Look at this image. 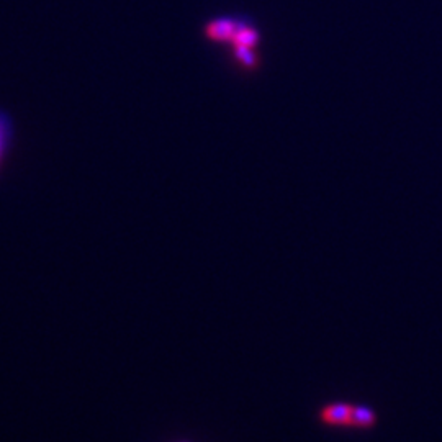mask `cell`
I'll return each mask as SVG.
<instances>
[{
	"label": "cell",
	"mask_w": 442,
	"mask_h": 442,
	"mask_svg": "<svg viewBox=\"0 0 442 442\" xmlns=\"http://www.w3.org/2000/svg\"><path fill=\"white\" fill-rule=\"evenodd\" d=\"M318 418L328 427H352V429H371L377 422V415L372 408L345 401L328 403L321 408Z\"/></svg>",
	"instance_id": "cell-1"
},
{
	"label": "cell",
	"mask_w": 442,
	"mask_h": 442,
	"mask_svg": "<svg viewBox=\"0 0 442 442\" xmlns=\"http://www.w3.org/2000/svg\"><path fill=\"white\" fill-rule=\"evenodd\" d=\"M236 27V22L228 20V18H220V20L208 23L205 28V33L210 40L216 43H231Z\"/></svg>",
	"instance_id": "cell-2"
},
{
	"label": "cell",
	"mask_w": 442,
	"mask_h": 442,
	"mask_svg": "<svg viewBox=\"0 0 442 442\" xmlns=\"http://www.w3.org/2000/svg\"><path fill=\"white\" fill-rule=\"evenodd\" d=\"M6 139H7V124H6V120L0 118V155H2L3 148H6Z\"/></svg>",
	"instance_id": "cell-3"
}]
</instances>
